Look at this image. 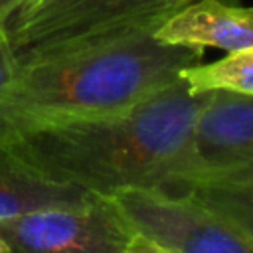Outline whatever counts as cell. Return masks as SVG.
<instances>
[{"label":"cell","mask_w":253,"mask_h":253,"mask_svg":"<svg viewBox=\"0 0 253 253\" xmlns=\"http://www.w3.org/2000/svg\"><path fill=\"white\" fill-rule=\"evenodd\" d=\"M206 97L178 77L130 109L36 123L0 140L45 178L95 196L172 190L190 174L194 123Z\"/></svg>","instance_id":"1"},{"label":"cell","mask_w":253,"mask_h":253,"mask_svg":"<svg viewBox=\"0 0 253 253\" xmlns=\"http://www.w3.org/2000/svg\"><path fill=\"white\" fill-rule=\"evenodd\" d=\"M202 53L162 43L154 32H136L16 55V71L0 95V134L130 109L200 63Z\"/></svg>","instance_id":"2"},{"label":"cell","mask_w":253,"mask_h":253,"mask_svg":"<svg viewBox=\"0 0 253 253\" xmlns=\"http://www.w3.org/2000/svg\"><path fill=\"white\" fill-rule=\"evenodd\" d=\"M178 8L174 0H32L4 30L22 55L59 43L154 32Z\"/></svg>","instance_id":"3"},{"label":"cell","mask_w":253,"mask_h":253,"mask_svg":"<svg viewBox=\"0 0 253 253\" xmlns=\"http://www.w3.org/2000/svg\"><path fill=\"white\" fill-rule=\"evenodd\" d=\"M126 223L174 253H253V239L196 200L168 190L107 196Z\"/></svg>","instance_id":"4"},{"label":"cell","mask_w":253,"mask_h":253,"mask_svg":"<svg viewBox=\"0 0 253 253\" xmlns=\"http://www.w3.org/2000/svg\"><path fill=\"white\" fill-rule=\"evenodd\" d=\"M134 229L105 196L0 221L6 253H123Z\"/></svg>","instance_id":"5"},{"label":"cell","mask_w":253,"mask_h":253,"mask_svg":"<svg viewBox=\"0 0 253 253\" xmlns=\"http://www.w3.org/2000/svg\"><path fill=\"white\" fill-rule=\"evenodd\" d=\"M247 166H253V95L208 91L194 123L192 166L186 178Z\"/></svg>","instance_id":"6"},{"label":"cell","mask_w":253,"mask_h":253,"mask_svg":"<svg viewBox=\"0 0 253 253\" xmlns=\"http://www.w3.org/2000/svg\"><path fill=\"white\" fill-rule=\"evenodd\" d=\"M162 43L204 51L217 47L227 53L253 47V6L223 0H192L170 14L156 30Z\"/></svg>","instance_id":"7"},{"label":"cell","mask_w":253,"mask_h":253,"mask_svg":"<svg viewBox=\"0 0 253 253\" xmlns=\"http://www.w3.org/2000/svg\"><path fill=\"white\" fill-rule=\"evenodd\" d=\"M91 198L95 194L36 172L0 140V221L45 208L83 204Z\"/></svg>","instance_id":"8"},{"label":"cell","mask_w":253,"mask_h":253,"mask_svg":"<svg viewBox=\"0 0 253 253\" xmlns=\"http://www.w3.org/2000/svg\"><path fill=\"white\" fill-rule=\"evenodd\" d=\"M168 192L196 200L253 239V166L186 178Z\"/></svg>","instance_id":"9"},{"label":"cell","mask_w":253,"mask_h":253,"mask_svg":"<svg viewBox=\"0 0 253 253\" xmlns=\"http://www.w3.org/2000/svg\"><path fill=\"white\" fill-rule=\"evenodd\" d=\"M180 79L192 93H206L213 89L253 95V47L227 53L211 63H196L182 69Z\"/></svg>","instance_id":"10"},{"label":"cell","mask_w":253,"mask_h":253,"mask_svg":"<svg viewBox=\"0 0 253 253\" xmlns=\"http://www.w3.org/2000/svg\"><path fill=\"white\" fill-rule=\"evenodd\" d=\"M16 63H18L16 51H14V47L8 40L6 30L0 28V95L6 89L8 81L12 79V75L16 71Z\"/></svg>","instance_id":"11"},{"label":"cell","mask_w":253,"mask_h":253,"mask_svg":"<svg viewBox=\"0 0 253 253\" xmlns=\"http://www.w3.org/2000/svg\"><path fill=\"white\" fill-rule=\"evenodd\" d=\"M123 253H174V251H170L168 247L160 245L154 239H148V237H144L140 233H134L132 241L128 243V247Z\"/></svg>","instance_id":"12"},{"label":"cell","mask_w":253,"mask_h":253,"mask_svg":"<svg viewBox=\"0 0 253 253\" xmlns=\"http://www.w3.org/2000/svg\"><path fill=\"white\" fill-rule=\"evenodd\" d=\"M28 2L32 0H0V28H4L8 24V20L20 12Z\"/></svg>","instance_id":"13"},{"label":"cell","mask_w":253,"mask_h":253,"mask_svg":"<svg viewBox=\"0 0 253 253\" xmlns=\"http://www.w3.org/2000/svg\"><path fill=\"white\" fill-rule=\"evenodd\" d=\"M188 2H192V0H174V4H176V6H180V8H182V6H186Z\"/></svg>","instance_id":"14"},{"label":"cell","mask_w":253,"mask_h":253,"mask_svg":"<svg viewBox=\"0 0 253 253\" xmlns=\"http://www.w3.org/2000/svg\"><path fill=\"white\" fill-rule=\"evenodd\" d=\"M0 253H6V243L0 239Z\"/></svg>","instance_id":"15"}]
</instances>
